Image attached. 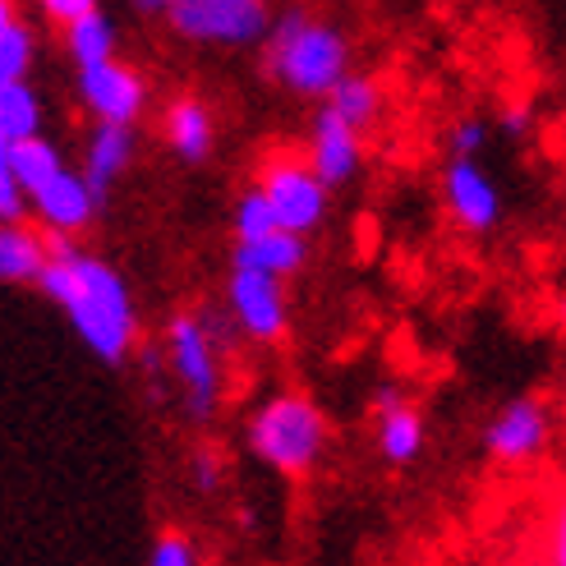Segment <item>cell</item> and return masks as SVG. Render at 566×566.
<instances>
[{"label":"cell","instance_id":"d4e9b609","mask_svg":"<svg viewBox=\"0 0 566 566\" xmlns=\"http://www.w3.org/2000/svg\"><path fill=\"white\" fill-rule=\"evenodd\" d=\"M189 474H193V484H198V493H221V484H226V465H221V457L212 447H198L193 451V461H189Z\"/></svg>","mask_w":566,"mask_h":566},{"label":"cell","instance_id":"6da1fadb","mask_svg":"<svg viewBox=\"0 0 566 566\" xmlns=\"http://www.w3.org/2000/svg\"><path fill=\"white\" fill-rule=\"evenodd\" d=\"M38 286L42 295H51L65 308L78 342L102 364H125V355L134 350L138 318H134V300L125 291V281L116 276V268L78 253L70 235H51V263Z\"/></svg>","mask_w":566,"mask_h":566},{"label":"cell","instance_id":"5bb4252c","mask_svg":"<svg viewBox=\"0 0 566 566\" xmlns=\"http://www.w3.org/2000/svg\"><path fill=\"white\" fill-rule=\"evenodd\" d=\"M129 157H134V129H129V125H106V120H97L93 144H88V171H83L97 198H106L111 180L125 171Z\"/></svg>","mask_w":566,"mask_h":566},{"label":"cell","instance_id":"603a6c76","mask_svg":"<svg viewBox=\"0 0 566 566\" xmlns=\"http://www.w3.org/2000/svg\"><path fill=\"white\" fill-rule=\"evenodd\" d=\"M272 231H281L276 208L268 203V193H263V189H249L240 203H235V244H244V240H263V235H272Z\"/></svg>","mask_w":566,"mask_h":566},{"label":"cell","instance_id":"8992f818","mask_svg":"<svg viewBox=\"0 0 566 566\" xmlns=\"http://www.w3.org/2000/svg\"><path fill=\"white\" fill-rule=\"evenodd\" d=\"M259 189L268 193V203L276 208L286 231H314L327 212V185L318 180V171L300 157H272L259 171Z\"/></svg>","mask_w":566,"mask_h":566},{"label":"cell","instance_id":"9c48e42d","mask_svg":"<svg viewBox=\"0 0 566 566\" xmlns=\"http://www.w3.org/2000/svg\"><path fill=\"white\" fill-rule=\"evenodd\" d=\"M442 193H447V212L457 217L465 231H493L502 217L497 185L489 180V171L474 157H451L447 176H442Z\"/></svg>","mask_w":566,"mask_h":566},{"label":"cell","instance_id":"cb8c5ba5","mask_svg":"<svg viewBox=\"0 0 566 566\" xmlns=\"http://www.w3.org/2000/svg\"><path fill=\"white\" fill-rule=\"evenodd\" d=\"M148 566H203V562H198V548L185 530H161L148 548Z\"/></svg>","mask_w":566,"mask_h":566},{"label":"cell","instance_id":"f1b7e54d","mask_svg":"<svg viewBox=\"0 0 566 566\" xmlns=\"http://www.w3.org/2000/svg\"><path fill=\"white\" fill-rule=\"evenodd\" d=\"M548 562L553 566H566V493L553 512V525H548Z\"/></svg>","mask_w":566,"mask_h":566},{"label":"cell","instance_id":"d6986e66","mask_svg":"<svg viewBox=\"0 0 566 566\" xmlns=\"http://www.w3.org/2000/svg\"><path fill=\"white\" fill-rule=\"evenodd\" d=\"M38 129H42L38 93L23 78H0V144H23V138H38Z\"/></svg>","mask_w":566,"mask_h":566},{"label":"cell","instance_id":"7c38bea8","mask_svg":"<svg viewBox=\"0 0 566 566\" xmlns=\"http://www.w3.org/2000/svg\"><path fill=\"white\" fill-rule=\"evenodd\" d=\"M308 166H314L327 189L346 185L355 176V166H359V129L346 125L332 106H323L318 120H314V138H308Z\"/></svg>","mask_w":566,"mask_h":566},{"label":"cell","instance_id":"ffe728a7","mask_svg":"<svg viewBox=\"0 0 566 566\" xmlns=\"http://www.w3.org/2000/svg\"><path fill=\"white\" fill-rule=\"evenodd\" d=\"M65 46L78 70H97L106 61H116V28H111V19L102 10H93L88 19L65 28Z\"/></svg>","mask_w":566,"mask_h":566},{"label":"cell","instance_id":"8fae6325","mask_svg":"<svg viewBox=\"0 0 566 566\" xmlns=\"http://www.w3.org/2000/svg\"><path fill=\"white\" fill-rule=\"evenodd\" d=\"M97 203H102V198L93 193L88 176H74V171H61L51 185H42L33 193V212L46 226V235H74V231H83V226L93 221Z\"/></svg>","mask_w":566,"mask_h":566},{"label":"cell","instance_id":"5b68a950","mask_svg":"<svg viewBox=\"0 0 566 566\" xmlns=\"http://www.w3.org/2000/svg\"><path fill=\"white\" fill-rule=\"evenodd\" d=\"M171 23L189 42L244 46V42L268 38V6L263 0H176Z\"/></svg>","mask_w":566,"mask_h":566},{"label":"cell","instance_id":"83f0119b","mask_svg":"<svg viewBox=\"0 0 566 566\" xmlns=\"http://www.w3.org/2000/svg\"><path fill=\"white\" fill-rule=\"evenodd\" d=\"M42 6V14L46 19H55V23H78V19H88L93 10H97V0H38Z\"/></svg>","mask_w":566,"mask_h":566},{"label":"cell","instance_id":"ac0fdd59","mask_svg":"<svg viewBox=\"0 0 566 566\" xmlns=\"http://www.w3.org/2000/svg\"><path fill=\"white\" fill-rule=\"evenodd\" d=\"M166 138H171V148L180 161H203L208 148H212V120H208V106L193 102V97H180L171 106V116H166Z\"/></svg>","mask_w":566,"mask_h":566},{"label":"cell","instance_id":"44dd1931","mask_svg":"<svg viewBox=\"0 0 566 566\" xmlns=\"http://www.w3.org/2000/svg\"><path fill=\"white\" fill-rule=\"evenodd\" d=\"M327 106H332L346 125L369 129V125H374V116H378V83H374V78H359V74H346V78L332 88Z\"/></svg>","mask_w":566,"mask_h":566},{"label":"cell","instance_id":"7402d4cb","mask_svg":"<svg viewBox=\"0 0 566 566\" xmlns=\"http://www.w3.org/2000/svg\"><path fill=\"white\" fill-rule=\"evenodd\" d=\"M33 65V28H28L14 6H0V78H23Z\"/></svg>","mask_w":566,"mask_h":566},{"label":"cell","instance_id":"1f68e13d","mask_svg":"<svg viewBox=\"0 0 566 566\" xmlns=\"http://www.w3.org/2000/svg\"><path fill=\"white\" fill-rule=\"evenodd\" d=\"M506 566H539V562H506Z\"/></svg>","mask_w":566,"mask_h":566},{"label":"cell","instance_id":"7a4b0ae2","mask_svg":"<svg viewBox=\"0 0 566 566\" xmlns=\"http://www.w3.org/2000/svg\"><path fill=\"white\" fill-rule=\"evenodd\" d=\"M244 442L253 451V461H263L268 470L300 479L323 461L327 447V419L323 410L300 391H276L249 415Z\"/></svg>","mask_w":566,"mask_h":566},{"label":"cell","instance_id":"30bf717a","mask_svg":"<svg viewBox=\"0 0 566 566\" xmlns=\"http://www.w3.org/2000/svg\"><path fill=\"white\" fill-rule=\"evenodd\" d=\"M78 93L88 102V111L106 125H134L138 111H144V78H138L129 65L106 61L97 70H78Z\"/></svg>","mask_w":566,"mask_h":566},{"label":"cell","instance_id":"f546056e","mask_svg":"<svg viewBox=\"0 0 566 566\" xmlns=\"http://www.w3.org/2000/svg\"><path fill=\"white\" fill-rule=\"evenodd\" d=\"M530 125H534V116H530V106H525V102L506 106V116H502V129H506V134H525Z\"/></svg>","mask_w":566,"mask_h":566},{"label":"cell","instance_id":"2e32d148","mask_svg":"<svg viewBox=\"0 0 566 566\" xmlns=\"http://www.w3.org/2000/svg\"><path fill=\"white\" fill-rule=\"evenodd\" d=\"M374 442H378V457L387 461V465H410L419 451H423V415L415 410V406H391V410H382L378 415V433H374Z\"/></svg>","mask_w":566,"mask_h":566},{"label":"cell","instance_id":"9a60e30c","mask_svg":"<svg viewBox=\"0 0 566 566\" xmlns=\"http://www.w3.org/2000/svg\"><path fill=\"white\" fill-rule=\"evenodd\" d=\"M51 263V240H42L38 231H28V226L10 221L6 231H0V276L10 281H42Z\"/></svg>","mask_w":566,"mask_h":566},{"label":"cell","instance_id":"e0dca14e","mask_svg":"<svg viewBox=\"0 0 566 566\" xmlns=\"http://www.w3.org/2000/svg\"><path fill=\"white\" fill-rule=\"evenodd\" d=\"M300 263H304V240H300V231H286V226H281V231H272L263 240L235 244L231 268H259L272 276H291V272H300Z\"/></svg>","mask_w":566,"mask_h":566},{"label":"cell","instance_id":"4dcf8cb0","mask_svg":"<svg viewBox=\"0 0 566 566\" xmlns=\"http://www.w3.org/2000/svg\"><path fill=\"white\" fill-rule=\"evenodd\" d=\"M176 0H138V10H171Z\"/></svg>","mask_w":566,"mask_h":566},{"label":"cell","instance_id":"ba28073f","mask_svg":"<svg viewBox=\"0 0 566 566\" xmlns=\"http://www.w3.org/2000/svg\"><path fill=\"white\" fill-rule=\"evenodd\" d=\"M544 442H548V410L534 396L506 401L484 429V451L497 465H525L539 457Z\"/></svg>","mask_w":566,"mask_h":566},{"label":"cell","instance_id":"484cf974","mask_svg":"<svg viewBox=\"0 0 566 566\" xmlns=\"http://www.w3.org/2000/svg\"><path fill=\"white\" fill-rule=\"evenodd\" d=\"M484 138H489V129H484V120H461L457 129H451V157H474L479 148H484Z\"/></svg>","mask_w":566,"mask_h":566},{"label":"cell","instance_id":"4fadbf2b","mask_svg":"<svg viewBox=\"0 0 566 566\" xmlns=\"http://www.w3.org/2000/svg\"><path fill=\"white\" fill-rule=\"evenodd\" d=\"M0 171H10L28 189V198H33L42 185L61 176L65 166H61V153H55L51 138L38 134V138H23V144H0Z\"/></svg>","mask_w":566,"mask_h":566},{"label":"cell","instance_id":"277c9868","mask_svg":"<svg viewBox=\"0 0 566 566\" xmlns=\"http://www.w3.org/2000/svg\"><path fill=\"white\" fill-rule=\"evenodd\" d=\"M166 350H171V374L185 391V410L193 423H208L221 406V346L208 332L203 314H176L166 327Z\"/></svg>","mask_w":566,"mask_h":566},{"label":"cell","instance_id":"3957f363","mask_svg":"<svg viewBox=\"0 0 566 566\" xmlns=\"http://www.w3.org/2000/svg\"><path fill=\"white\" fill-rule=\"evenodd\" d=\"M268 70L300 97H332L346 78V38L332 23L291 10L268 33Z\"/></svg>","mask_w":566,"mask_h":566},{"label":"cell","instance_id":"4316f807","mask_svg":"<svg viewBox=\"0 0 566 566\" xmlns=\"http://www.w3.org/2000/svg\"><path fill=\"white\" fill-rule=\"evenodd\" d=\"M23 208H33V198H28V189L10 176V171H0V217L6 221H19Z\"/></svg>","mask_w":566,"mask_h":566},{"label":"cell","instance_id":"52a82bcc","mask_svg":"<svg viewBox=\"0 0 566 566\" xmlns=\"http://www.w3.org/2000/svg\"><path fill=\"white\" fill-rule=\"evenodd\" d=\"M226 304L231 318L240 323L253 342H281L286 332V295H281V276L259 272V268H231L226 276Z\"/></svg>","mask_w":566,"mask_h":566}]
</instances>
